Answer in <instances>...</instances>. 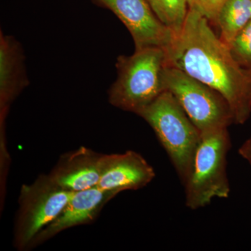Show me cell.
Here are the masks:
<instances>
[{
  "label": "cell",
  "mask_w": 251,
  "mask_h": 251,
  "mask_svg": "<svg viewBox=\"0 0 251 251\" xmlns=\"http://www.w3.org/2000/svg\"><path fill=\"white\" fill-rule=\"evenodd\" d=\"M165 51L168 66L224 97L233 114L234 123L247 121L251 112V70L237 62L205 16L189 8L182 26L179 31H173Z\"/></svg>",
  "instance_id": "1"
},
{
  "label": "cell",
  "mask_w": 251,
  "mask_h": 251,
  "mask_svg": "<svg viewBox=\"0 0 251 251\" xmlns=\"http://www.w3.org/2000/svg\"><path fill=\"white\" fill-rule=\"evenodd\" d=\"M166 51L158 47L135 49L130 56H120L117 78L109 90L113 106L138 115L166 91Z\"/></svg>",
  "instance_id": "2"
},
{
  "label": "cell",
  "mask_w": 251,
  "mask_h": 251,
  "mask_svg": "<svg viewBox=\"0 0 251 251\" xmlns=\"http://www.w3.org/2000/svg\"><path fill=\"white\" fill-rule=\"evenodd\" d=\"M138 115L152 128L184 186L201 140V131L168 90Z\"/></svg>",
  "instance_id": "3"
},
{
  "label": "cell",
  "mask_w": 251,
  "mask_h": 251,
  "mask_svg": "<svg viewBox=\"0 0 251 251\" xmlns=\"http://www.w3.org/2000/svg\"><path fill=\"white\" fill-rule=\"evenodd\" d=\"M192 170L186 184V204L196 210L210 204L214 198H227L230 193L227 156L230 148L227 128L201 133Z\"/></svg>",
  "instance_id": "4"
},
{
  "label": "cell",
  "mask_w": 251,
  "mask_h": 251,
  "mask_svg": "<svg viewBox=\"0 0 251 251\" xmlns=\"http://www.w3.org/2000/svg\"><path fill=\"white\" fill-rule=\"evenodd\" d=\"M74 193L54 184L49 175L23 185L15 219V247L27 250L36 236L62 212Z\"/></svg>",
  "instance_id": "5"
},
{
  "label": "cell",
  "mask_w": 251,
  "mask_h": 251,
  "mask_svg": "<svg viewBox=\"0 0 251 251\" xmlns=\"http://www.w3.org/2000/svg\"><path fill=\"white\" fill-rule=\"evenodd\" d=\"M166 90L169 91L201 133L227 128L233 114L224 97L214 89L176 68L167 65Z\"/></svg>",
  "instance_id": "6"
},
{
  "label": "cell",
  "mask_w": 251,
  "mask_h": 251,
  "mask_svg": "<svg viewBox=\"0 0 251 251\" xmlns=\"http://www.w3.org/2000/svg\"><path fill=\"white\" fill-rule=\"evenodd\" d=\"M111 10L129 31L135 49H166L173 31L157 17L148 0H97Z\"/></svg>",
  "instance_id": "7"
},
{
  "label": "cell",
  "mask_w": 251,
  "mask_h": 251,
  "mask_svg": "<svg viewBox=\"0 0 251 251\" xmlns=\"http://www.w3.org/2000/svg\"><path fill=\"white\" fill-rule=\"evenodd\" d=\"M117 194L98 186L74 193L58 216L33 239L29 249L40 245L66 229L92 224L104 205Z\"/></svg>",
  "instance_id": "8"
},
{
  "label": "cell",
  "mask_w": 251,
  "mask_h": 251,
  "mask_svg": "<svg viewBox=\"0 0 251 251\" xmlns=\"http://www.w3.org/2000/svg\"><path fill=\"white\" fill-rule=\"evenodd\" d=\"M106 154L80 148L61 156L49 175L52 181L72 192L98 186L103 173Z\"/></svg>",
  "instance_id": "9"
},
{
  "label": "cell",
  "mask_w": 251,
  "mask_h": 251,
  "mask_svg": "<svg viewBox=\"0 0 251 251\" xmlns=\"http://www.w3.org/2000/svg\"><path fill=\"white\" fill-rule=\"evenodd\" d=\"M155 176L154 170L143 156L130 150L106 154L98 186L117 193L136 191L148 186Z\"/></svg>",
  "instance_id": "10"
},
{
  "label": "cell",
  "mask_w": 251,
  "mask_h": 251,
  "mask_svg": "<svg viewBox=\"0 0 251 251\" xmlns=\"http://www.w3.org/2000/svg\"><path fill=\"white\" fill-rule=\"evenodd\" d=\"M22 49L13 36L0 35V124L11 104L27 85Z\"/></svg>",
  "instance_id": "11"
},
{
  "label": "cell",
  "mask_w": 251,
  "mask_h": 251,
  "mask_svg": "<svg viewBox=\"0 0 251 251\" xmlns=\"http://www.w3.org/2000/svg\"><path fill=\"white\" fill-rule=\"evenodd\" d=\"M251 21V0H226L216 19L221 33L219 37L229 46Z\"/></svg>",
  "instance_id": "12"
},
{
  "label": "cell",
  "mask_w": 251,
  "mask_h": 251,
  "mask_svg": "<svg viewBox=\"0 0 251 251\" xmlns=\"http://www.w3.org/2000/svg\"><path fill=\"white\" fill-rule=\"evenodd\" d=\"M153 12L173 31H179L187 15L188 0H148Z\"/></svg>",
  "instance_id": "13"
},
{
  "label": "cell",
  "mask_w": 251,
  "mask_h": 251,
  "mask_svg": "<svg viewBox=\"0 0 251 251\" xmlns=\"http://www.w3.org/2000/svg\"><path fill=\"white\" fill-rule=\"evenodd\" d=\"M229 48L237 62L251 70V21L234 37Z\"/></svg>",
  "instance_id": "14"
},
{
  "label": "cell",
  "mask_w": 251,
  "mask_h": 251,
  "mask_svg": "<svg viewBox=\"0 0 251 251\" xmlns=\"http://www.w3.org/2000/svg\"><path fill=\"white\" fill-rule=\"evenodd\" d=\"M226 0H188V7L197 10L209 22L216 23L220 9Z\"/></svg>",
  "instance_id": "15"
},
{
  "label": "cell",
  "mask_w": 251,
  "mask_h": 251,
  "mask_svg": "<svg viewBox=\"0 0 251 251\" xmlns=\"http://www.w3.org/2000/svg\"><path fill=\"white\" fill-rule=\"evenodd\" d=\"M239 154L249 162L251 166V137L243 144L239 150Z\"/></svg>",
  "instance_id": "16"
}]
</instances>
